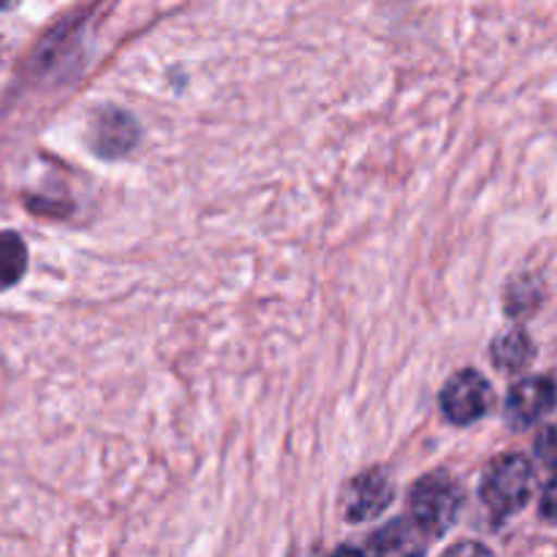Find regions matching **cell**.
Segmentation results:
<instances>
[{"instance_id":"cell-5","label":"cell","mask_w":557,"mask_h":557,"mask_svg":"<svg viewBox=\"0 0 557 557\" xmlns=\"http://www.w3.org/2000/svg\"><path fill=\"white\" fill-rule=\"evenodd\" d=\"M392 498H395V490H392L389 476L384 471H364L343 493V511L348 522L373 520L384 515Z\"/></svg>"},{"instance_id":"cell-3","label":"cell","mask_w":557,"mask_h":557,"mask_svg":"<svg viewBox=\"0 0 557 557\" xmlns=\"http://www.w3.org/2000/svg\"><path fill=\"white\" fill-rule=\"evenodd\" d=\"M444 417L455 424H473L493 408V386L476 370H460L446 381L441 392Z\"/></svg>"},{"instance_id":"cell-7","label":"cell","mask_w":557,"mask_h":557,"mask_svg":"<svg viewBox=\"0 0 557 557\" xmlns=\"http://www.w3.org/2000/svg\"><path fill=\"white\" fill-rule=\"evenodd\" d=\"M490 357H493V364L498 370H504V373H517V370H525L528 364L533 362L536 346H533L528 332L506 330L493 341Z\"/></svg>"},{"instance_id":"cell-2","label":"cell","mask_w":557,"mask_h":557,"mask_svg":"<svg viewBox=\"0 0 557 557\" xmlns=\"http://www.w3.org/2000/svg\"><path fill=\"white\" fill-rule=\"evenodd\" d=\"M462 509L460 484L446 473H433L417 482L411 493V520L422 536L441 539L457 522Z\"/></svg>"},{"instance_id":"cell-11","label":"cell","mask_w":557,"mask_h":557,"mask_svg":"<svg viewBox=\"0 0 557 557\" xmlns=\"http://www.w3.org/2000/svg\"><path fill=\"white\" fill-rule=\"evenodd\" d=\"M539 511H542L544 520L553 522V525H557V476L547 484V487H544L542 504H539Z\"/></svg>"},{"instance_id":"cell-4","label":"cell","mask_w":557,"mask_h":557,"mask_svg":"<svg viewBox=\"0 0 557 557\" xmlns=\"http://www.w3.org/2000/svg\"><path fill=\"white\" fill-rule=\"evenodd\" d=\"M557 403V389L549 379L544 375H533V379H522L520 384L511 386L509 397H506V422L515 430L533 428L542 422Z\"/></svg>"},{"instance_id":"cell-1","label":"cell","mask_w":557,"mask_h":557,"mask_svg":"<svg viewBox=\"0 0 557 557\" xmlns=\"http://www.w3.org/2000/svg\"><path fill=\"white\" fill-rule=\"evenodd\" d=\"M536 484V473L528 457L504 455L490 462L482 479V504L493 515L495 522L515 517L528 506Z\"/></svg>"},{"instance_id":"cell-12","label":"cell","mask_w":557,"mask_h":557,"mask_svg":"<svg viewBox=\"0 0 557 557\" xmlns=\"http://www.w3.org/2000/svg\"><path fill=\"white\" fill-rule=\"evenodd\" d=\"M16 0H0V11H5V9H11V5H14Z\"/></svg>"},{"instance_id":"cell-8","label":"cell","mask_w":557,"mask_h":557,"mask_svg":"<svg viewBox=\"0 0 557 557\" xmlns=\"http://www.w3.org/2000/svg\"><path fill=\"white\" fill-rule=\"evenodd\" d=\"M27 270V248L20 234L0 232V292L22 281Z\"/></svg>"},{"instance_id":"cell-6","label":"cell","mask_w":557,"mask_h":557,"mask_svg":"<svg viewBox=\"0 0 557 557\" xmlns=\"http://www.w3.org/2000/svg\"><path fill=\"white\" fill-rule=\"evenodd\" d=\"M92 141L103 156H120V152L131 150L136 141V125L128 114L123 112H103L98 114L96 125H92Z\"/></svg>"},{"instance_id":"cell-9","label":"cell","mask_w":557,"mask_h":557,"mask_svg":"<svg viewBox=\"0 0 557 557\" xmlns=\"http://www.w3.org/2000/svg\"><path fill=\"white\" fill-rule=\"evenodd\" d=\"M368 553H379V555H395V553H422V544L417 542V536H413L411 528L406 525L403 520L392 522L389 528H384V531L375 533L373 539H370Z\"/></svg>"},{"instance_id":"cell-10","label":"cell","mask_w":557,"mask_h":557,"mask_svg":"<svg viewBox=\"0 0 557 557\" xmlns=\"http://www.w3.org/2000/svg\"><path fill=\"white\" fill-rule=\"evenodd\" d=\"M536 455L544 466L557 471V424H549V428H544L542 433H539Z\"/></svg>"}]
</instances>
